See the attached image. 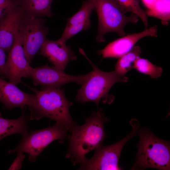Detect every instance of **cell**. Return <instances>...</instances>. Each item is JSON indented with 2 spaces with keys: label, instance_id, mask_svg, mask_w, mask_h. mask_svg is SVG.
<instances>
[{
  "label": "cell",
  "instance_id": "cell-25",
  "mask_svg": "<svg viewBox=\"0 0 170 170\" xmlns=\"http://www.w3.org/2000/svg\"><path fill=\"white\" fill-rule=\"evenodd\" d=\"M144 4L150 9L157 0H142Z\"/></svg>",
  "mask_w": 170,
  "mask_h": 170
},
{
  "label": "cell",
  "instance_id": "cell-21",
  "mask_svg": "<svg viewBox=\"0 0 170 170\" xmlns=\"http://www.w3.org/2000/svg\"><path fill=\"white\" fill-rule=\"evenodd\" d=\"M133 68L139 72L149 75L153 78L160 77L163 71L162 67L153 64L146 59L140 57L135 61Z\"/></svg>",
  "mask_w": 170,
  "mask_h": 170
},
{
  "label": "cell",
  "instance_id": "cell-26",
  "mask_svg": "<svg viewBox=\"0 0 170 170\" xmlns=\"http://www.w3.org/2000/svg\"><path fill=\"white\" fill-rule=\"evenodd\" d=\"M8 10H4L0 7V22L3 19Z\"/></svg>",
  "mask_w": 170,
  "mask_h": 170
},
{
  "label": "cell",
  "instance_id": "cell-16",
  "mask_svg": "<svg viewBox=\"0 0 170 170\" xmlns=\"http://www.w3.org/2000/svg\"><path fill=\"white\" fill-rule=\"evenodd\" d=\"M23 9L25 16L42 18L52 16L51 6L53 0H13Z\"/></svg>",
  "mask_w": 170,
  "mask_h": 170
},
{
  "label": "cell",
  "instance_id": "cell-8",
  "mask_svg": "<svg viewBox=\"0 0 170 170\" xmlns=\"http://www.w3.org/2000/svg\"><path fill=\"white\" fill-rule=\"evenodd\" d=\"M46 21L42 18L24 16L20 24L18 32L30 64L46 39L49 30L45 25Z\"/></svg>",
  "mask_w": 170,
  "mask_h": 170
},
{
  "label": "cell",
  "instance_id": "cell-2",
  "mask_svg": "<svg viewBox=\"0 0 170 170\" xmlns=\"http://www.w3.org/2000/svg\"><path fill=\"white\" fill-rule=\"evenodd\" d=\"M35 94L36 100L28 106L29 120H39L45 117L61 124L71 132L78 124L72 118L69 108L73 105L60 88H42L41 90L26 85Z\"/></svg>",
  "mask_w": 170,
  "mask_h": 170
},
{
  "label": "cell",
  "instance_id": "cell-20",
  "mask_svg": "<svg viewBox=\"0 0 170 170\" xmlns=\"http://www.w3.org/2000/svg\"><path fill=\"white\" fill-rule=\"evenodd\" d=\"M146 14L159 19L166 25L170 20V0H157Z\"/></svg>",
  "mask_w": 170,
  "mask_h": 170
},
{
  "label": "cell",
  "instance_id": "cell-9",
  "mask_svg": "<svg viewBox=\"0 0 170 170\" xmlns=\"http://www.w3.org/2000/svg\"><path fill=\"white\" fill-rule=\"evenodd\" d=\"M91 74L92 71L81 75H71L59 71L54 66L46 65L36 68L31 66L28 77L32 79L35 86L40 85L42 88H57L71 82L82 85L90 78Z\"/></svg>",
  "mask_w": 170,
  "mask_h": 170
},
{
  "label": "cell",
  "instance_id": "cell-13",
  "mask_svg": "<svg viewBox=\"0 0 170 170\" xmlns=\"http://www.w3.org/2000/svg\"><path fill=\"white\" fill-rule=\"evenodd\" d=\"M25 16L22 8L15 4L8 9L0 22V48L8 52L23 18Z\"/></svg>",
  "mask_w": 170,
  "mask_h": 170
},
{
  "label": "cell",
  "instance_id": "cell-4",
  "mask_svg": "<svg viewBox=\"0 0 170 170\" xmlns=\"http://www.w3.org/2000/svg\"><path fill=\"white\" fill-rule=\"evenodd\" d=\"M79 51L91 64L93 70L90 78L78 90L76 101L83 104L93 102L98 108L101 100L104 104H111L115 98L109 94L110 90L116 83L126 82L128 78L118 76L115 71L106 72L101 70L92 62L82 49L79 48Z\"/></svg>",
  "mask_w": 170,
  "mask_h": 170
},
{
  "label": "cell",
  "instance_id": "cell-3",
  "mask_svg": "<svg viewBox=\"0 0 170 170\" xmlns=\"http://www.w3.org/2000/svg\"><path fill=\"white\" fill-rule=\"evenodd\" d=\"M137 134L139 137L138 153L131 169L170 170V142L158 138L147 128H139Z\"/></svg>",
  "mask_w": 170,
  "mask_h": 170
},
{
  "label": "cell",
  "instance_id": "cell-1",
  "mask_svg": "<svg viewBox=\"0 0 170 170\" xmlns=\"http://www.w3.org/2000/svg\"><path fill=\"white\" fill-rule=\"evenodd\" d=\"M109 121L102 109L93 111L83 124L77 125L71 132L65 158L70 159L74 166L81 164L86 155L101 145L107 137L104 125Z\"/></svg>",
  "mask_w": 170,
  "mask_h": 170
},
{
  "label": "cell",
  "instance_id": "cell-22",
  "mask_svg": "<svg viewBox=\"0 0 170 170\" xmlns=\"http://www.w3.org/2000/svg\"><path fill=\"white\" fill-rule=\"evenodd\" d=\"M17 153L16 157L8 168V170H18L22 168L26 156L24 152H23L18 151Z\"/></svg>",
  "mask_w": 170,
  "mask_h": 170
},
{
  "label": "cell",
  "instance_id": "cell-12",
  "mask_svg": "<svg viewBox=\"0 0 170 170\" xmlns=\"http://www.w3.org/2000/svg\"><path fill=\"white\" fill-rule=\"evenodd\" d=\"M40 50L39 54L46 57L55 68L62 71H64L69 62L77 59L70 47L59 39H46Z\"/></svg>",
  "mask_w": 170,
  "mask_h": 170
},
{
  "label": "cell",
  "instance_id": "cell-19",
  "mask_svg": "<svg viewBox=\"0 0 170 170\" xmlns=\"http://www.w3.org/2000/svg\"><path fill=\"white\" fill-rule=\"evenodd\" d=\"M122 11L125 14L130 12L137 16L142 21L145 27L149 26L146 13L141 7L139 0H115Z\"/></svg>",
  "mask_w": 170,
  "mask_h": 170
},
{
  "label": "cell",
  "instance_id": "cell-24",
  "mask_svg": "<svg viewBox=\"0 0 170 170\" xmlns=\"http://www.w3.org/2000/svg\"><path fill=\"white\" fill-rule=\"evenodd\" d=\"M13 0H0V7L5 10H8L15 5Z\"/></svg>",
  "mask_w": 170,
  "mask_h": 170
},
{
  "label": "cell",
  "instance_id": "cell-18",
  "mask_svg": "<svg viewBox=\"0 0 170 170\" xmlns=\"http://www.w3.org/2000/svg\"><path fill=\"white\" fill-rule=\"evenodd\" d=\"M141 49L139 46L134 47L129 52L119 58L115 66V70L120 76H125L126 74L133 68L134 62L139 57Z\"/></svg>",
  "mask_w": 170,
  "mask_h": 170
},
{
  "label": "cell",
  "instance_id": "cell-7",
  "mask_svg": "<svg viewBox=\"0 0 170 170\" xmlns=\"http://www.w3.org/2000/svg\"><path fill=\"white\" fill-rule=\"evenodd\" d=\"M130 122L133 128L128 135L115 144L106 146L100 145L95 150V153L91 158H86L80 164L78 170H122L119 165L122 150L128 140L137 135L139 125L136 119H132Z\"/></svg>",
  "mask_w": 170,
  "mask_h": 170
},
{
  "label": "cell",
  "instance_id": "cell-15",
  "mask_svg": "<svg viewBox=\"0 0 170 170\" xmlns=\"http://www.w3.org/2000/svg\"><path fill=\"white\" fill-rule=\"evenodd\" d=\"M94 9L93 0H85L80 9L67 20V23L62 34L59 39L65 42L80 31L89 29L91 25L90 16Z\"/></svg>",
  "mask_w": 170,
  "mask_h": 170
},
{
  "label": "cell",
  "instance_id": "cell-14",
  "mask_svg": "<svg viewBox=\"0 0 170 170\" xmlns=\"http://www.w3.org/2000/svg\"><path fill=\"white\" fill-rule=\"evenodd\" d=\"M36 100L35 94L26 93L10 82L0 77V102L6 109L10 110L19 107L22 110L26 106L34 104Z\"/></svg>",
  "mask_w": 170,
  "mask_h": 170
},
{
  "label": "cell",
  "instance_id": "cell-11",
  "mask_svg": "<svg viewBox=\"0 0 170 170\" xmlns=\"http://www.w3.org/2000/svg\"><path fill=\"white\" fill-rule=\"evenodd\" d=\"M158 27L155 25L138 33L122 37L109 43L103 49L98 51L103 58H119L130 51L140 39L146 37H157Z\"/></svg>",
  "mask_w": 170,
  "mask_h": 170
},
{
  "label": "cell",
  "instance_id": "cell-5",
  "mask_svg": "<svg viewBox=\"0 0 170 170\" xmlns=\"http://www.w3.org/2000/svg\"><path fill=\"white\" fill-rule=\"evenodd\" d=\"M98 18V27L96 37L99 43L104 42L105 35L114 32L121 37L125 36L124 29L128 23L136 24L139 17L131 13L126 16L115 0H93Z\"/></svg>",
  "mask_w": 170,
  "mask_h": 170
},
{
  "label": "cell",
  "instance_id": "cell-6",
  "mask_svg": "<svg viewBox=\"0 0 170 170\" xmlns=\"http://www.w3.org/2000/svg\"><path fill=\"white\" fill-rule=\"evenodd\" d=\"M67 129L56 122L53 126L42 129L31 130L22 136V140L14 149L8 151L12 154L22 151L29 155L30 162H33L42 150L52 142L58 140L63 143L68 138Z\"/></svg>",
  "mask_w": 170,
  "mask_h": 170
},
{
  "label": "cell",
  "instance_id": "cell-23",
  "mask_svg": "<svg viewBox=\"0 0 170 170\" xmlns=\"http://www.w3.org/2000/svg\"><path fill=\"white\" fill-rule=\"evenodd\" d=\"M5 51L0 48V75L6 77V64L7 57Z\"/></svg>",
  "mask_w": 170,
  "mask_h": 170
},
{
  "label": "cell",
  "instance_id": "cell-17",
  "mask_svg": "<svg viewBox=\"0 0 170 170\" xmlns=\"http://www.w3.org/2000/svg\"><path fill=\"white\" fill-rule=\"evenodd\" d=\"M22 110L21 116L14 119L3 118L0 113V140L13 134H20L23 136L28 133L29 117L26 115L24 109Z\"/></svg>",
  "mask_w": 170,
  "mask_h": 170
},
{
  "label": "cell",
  "instance_id": "cell-10",
  "mask_svg": "<svg viewBox=\"0 0 170 170\" xmlns=\"http://www.w3.org/2000/svg\"><path fill=\"white\" fill-rule=\"evenodd\" d=\"M30 67L25 55L20 35L18 32L7 57L6 77L9 82L16 85L21 82L22 78L28 77Z\"/></svg>",
  "mask_w": 170,
  "mask_h": 170
}]
</instances>
